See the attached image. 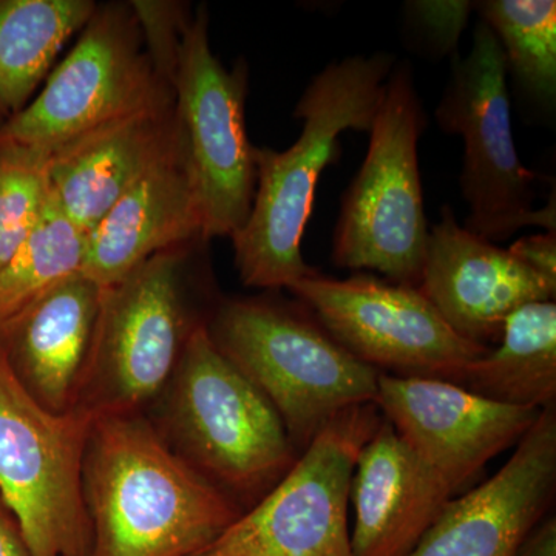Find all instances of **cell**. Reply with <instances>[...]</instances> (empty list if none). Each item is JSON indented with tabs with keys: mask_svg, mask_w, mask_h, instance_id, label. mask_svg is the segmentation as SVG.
Wrapping results in <instances>:
<instances>
[{
	"mask_svg": "<svg viewBox=\"0 0 556 556\" xmlns=\"http://www.w3.org/2000/svg\"><path fill=\"white\" fill-rule=\"evenodd\" d=\"M417 289L460 338L486 348L500 342L515 311L556 294L555 281L460 226L450 206L428 230Z\"/></svg>",
	"mask_w": 556,
	"mask_h": 556,
	"instance_id": "cell-15",
	"label": "cell"
},
{
	"mask_svg": "<svg viewBox=\"0 0 556 556\" xmlns=\"http://www.w3.org/2000/svg\"><path fill=\"white\" fill-rule=\"evenodd\" d=\"M382 419L375 402L332 417L268 495L192 556H353L351 484Z\"/></svg>",
	"mask_w": 556,
	"mask_h": 556,
	"instance_id": "cell-9",
	"label": "cell"
},
{
	"mask_svg": "<svg viewBox=\"0 0 556 556\" xmlns=\"http://www.w3.org/2000/svg\"><path fill=\"white\" fill-rule=\"evenodd\" d=\"M83 495L89 556H192L243 515L139 413L93 417Z\"/></svg>",
	"mask_w": 556,
	"mask_h": 556,
	"instance_id": "cell-1",
	"label": "cell"
},
{
	"mask_svg": "<svg viewBox=\"0 0 556 556\" xmlns=\"http://www.w3.org/2000/svg\"><path fill=\"white\" fill-rule=\"evenodd\" d=\"M181 249L153 255L102 288L100 316L76 407L91 415L139 413L174 376L190 324Z\"/></svg>",
	"mask_w": 556,
	"mask_h": 556,
	"instance_id": "cell-10",
	"label": "cell"
},
{
	"mask_svg": "<svg viewBox=\"0 0 556 556\" xmlns=\"http://www.w3.org/2000/svg\"><path fill=\"white\" fill-rule=\"evenodd\" d=\"M247 93V64L228 70L215 56L201 7L182 38L174 97L203 240L232 239L254 203L257 166L244 119Z\"/></svg>",
	"mask_w": 556,
	"mask_h": 556,
	"instance_id": "cell-11",
	"label": "cell"
},
{
	"mask_svg": "<svg viewBox=\"0 0 556 556\" xmlns=\"http://www.w3.org/2000/svg\"><path fill=\"white\" fill-rule=\"evenodd\" d=\"M181 146L175 102L116 121L51 153L49 197L90 233L139 178Z\"/></svg>",
	"mask_w": 556,
	"mask_h": 556,
	"instance_id": "cell-16",
	"label": "cell"
},
{
	"mask_svg": "<svg viewBox=\"0 0 556 556\" xmlns=\"http://www.w3.org/2000/svg\"><path fill=\"white\" fill-rule=\"evenodd\" d=\"M394 54L350 56L314 76L295 105L302 134L283 152L255 148L257 186L247 225L232 237L236 266L247 287L280 289L316 273L302 241L321 172L342 156L345 131L371 130Z\"/></svg>",
	"mask_w": 556,
	"mask_h": 556,
	"instance_id": "cell-2",
	"label": "cell"
},
{
	"mask_svg": "<svg viewBox=\"0 0 556 556\" xmlns=\"http://www.w3.org/2000/svg\"><path fill=\"white\" fill-rule=\"evenodd\" d=\"M427 115L407 61L394 65L369 130L367 156L342 199L332 262L376 270L391 283L419 287L428 240L420 185V135Z\"/></svg>",
	"mask_w": 556,
	"mask_h": 556,
	"instance_id": "cell-5",
	"label": "cell"
},
{
	"mask_svg": "<svg viewBox=\"0 0 556 556\" xmlns=\"http://www.w3.org/2000/svg\"><path fill=\"white\" fill-rule=\"evenodd\" d=\"M137 21L142 42L153 68L164 83L174 89L179 50L190 21L188 7L179 2L163 0H137L129 3Z\"/></svg>",
	"mask_w": 556,
	"mask_h": 556,
	"instance_id": "cell-25",
	"label": "cell"
},
{
	"mask_svg": "<svg viewBox=\"0 0 556 556\" xmlns=\"http://www.w3.org/2000/svg\"><path fill=\"white\" fill-rule=\"evenodd\" d=\"M378 405L402 441L453 493L517 447L541 409L511 407L439 379L379 376Z\"/></svg>",
	"mask_w": 556,
	"mask_h": 556,
	"instance_id": "cell-13",
	"label": "cell"
},
{
	"mask_svg": "<svg viewBox=\"0 0 556 556\" xmlns=\"http://www.w3.org/2000/svg\"><path fill=\"white\" fill-rule=\"evenodd\" d=\"M101 299L100 285L76 273L0 324V348L11 369L51 413L76 408Z\"/></svg>",
	"mask_w": 556,
	"mask_h": 556,
	"instance_id": "cell-17",
	"label": "cell"
},
{
	"mask_svg": "<svg viewBox=\"0 0 556 556\" xmlns=\"http://www.w3.org/2000/svg\"><path fill=\"white\" fill-rule=\"evenodd\" d=\"M78 43L38 97L0 126V144L35 149L49 160L70 142L138 113L174 104L130 7H97Z\"/></svg>",
	"mask_w": 556,
	"mask_h": 556,
	"instance_id": "cell-8",
	"label": "cell"
},
{
	"mask_svg": "<svg viewBox=\"0 0 556 556\" xmlns=\"http://www.w3.org/2000/svg\"><path fill=\"white\" fill-rule=\"evenodd\" d=\"M556 492V408L536 422L500 470L452 497L408 556H517L551 511Z\"/></svg>",
	"mask_w": 556,
	"mask_h": 556,
	"instance_id": "cell-14",
	"label": "cell"
},
{
	"mask_svg": "<svg viewBox=\"0 0 556 556\" xmlns=\"http://www.w3.org/2000/svg\"><path fill=\"white\" fill-rule=\"evenodd\" d=\"M199 237L203 239L199 201L182 144L139 178L94 226L80 273L108 288L153 255Z\"/></svg>",
	"mask_w": 556,
	"mask_h": 556,
	"instance_id": "cell-19",
	"label": "cell"
},
{
	"mask_svg": "<svg viewBox=\"0 0 556 556\" xmlns=\"http://www.w3.org/2000/svg\"><path fill=\"white\" fill-rule=\"evenodd\" d=\"M207 331L276 408L299 455L343 409L378 404V369L348 353L306 306L228 300Z\"/></svg>",
	"mask_w": 556,
	"mask_h": 556,
	"instance_id": "cell-3",
	"label": "cell"
},
{
	"mask_svg": "<svg viewBox=\"0 0 556 556\" xmlns=\"http://www.w3.org/2000/svg\"><path fill=\"white\" fill-rule=\"evenodd\" d=\"M407 17L419 35L427 40L431 51L456 54L460 33L466 28L475 2H408Z\"/></svg>",
	"mask_w": 556,
	"mask_h": 556,
	"instance_id": "cell-26",
	"label": "cell"
},
{
	"mask_svg": "<svg viewBox=\"0 0 556 556\" xmlns=\"http://www.w3.org/2000/svg\"><path fill=\"white\" fill-rule=\"evenodd\" d=\"M87 237L49 197L27 239L0 269V324L47 289L80 273Z\"/></svg>",
	"mask_w": 556,
	"mask_h": 556,
	"instance_id": "cell-23",
	"label": "cell"
},
{
	"mask_svg": "<svg viewBox=\"0 0 556 556\" xmlns=\"http://www.w3.org/2000/svg\"><path fill=\"white\" fill-rule=\"evenodd\" d=\"M508 251L536 274L556 283V232L522 237Z\"/></svg>",
	"mask_w": 556,
	"mask_h": 556,
	"instance_id": "cell-27",
	"label": "cell"
},
{
	"mask_svg": "<svg viewBox=\"0 0 556 556\" xmlns=\"http://www.w3.org/2000/svg\"><path fill=\"white\" fill-rule=\"evenodd\" d=\"M457 386L511 405L544 409L556 397L555 300L529 303L504 324L496 346L468 365Z\"/></svg>",
	"mask_w": 556,
	"mask_h": 556,
	"instance_id": "cell-20",
	"label": "cell"
},
{
	"mask_svg": "<svg viewBox=\"0 0 556 556\" xmlns=\"http://www.w3.org/2000/svg\"><path fill=\"white\" fill-rule=\"evenodd\" d=\"M455 496L383 417L351 484L353 556H408Z\"/></svg>",
	"mask_w": 556,
	"mask_h": 556,
	"instance_id": "cell-18",
	"label": "cell"
},
{
	"mask_svg": "<svg viewBox=\"0 0 556 556\" xmlns=\"http://www.w3.org/2000/svg\"><path fill=\"white\" fill-rule=\"evenodd\" d=\"M475 10L506 58L518 86L530 100L554 109L556 98L555 0H484Z\"/></svg>",
	"mask_w": 556,
	"mask_h": 556,
	"instance_id": "cell-22",
	"label": "cell"
},
{
	"mask_svg": "<svg viewBox=\"0 0 556 556\" xmlns=\"http://www.w3.org/2000/svg\"><path fill=\"white\" fill-rule=\"evenodd\" d=\"M47 199V156L24 146L0 144V269L27 239Z\"/></svg>",
	"mask_w": 556,
	"mask_h": 556,
	"instance_id": "cell-24",
	"label": "cell"
},
{
	"mask_svg": "<svg viewBox=\"0 0 556 556\" xmlns=\"http://www.w3.org/2000/svg\"><path fill=\"white\" fill-rule=\"evenodd\" d=\"M170 380L167 416L181 456L249 510L299 457L276 408L223 356L206 324L189 332Z\"/></svg>",
	"mask_w": 556,
	"mask_h": 556,
	"instance_id": "cell-4",
	"label": "cell"
},
{
	"mask_svg": "<svg viewBox=\"0 0 556 556\" xmlns=\"http://www.w3.org/2000/svg\"><path fill=\"white\" fill-rule=\"evenodd\" d=\"M0 556H33L21 527L0 500Z\"/></svg>",
	"mask_w": 556,
	"mask_h": 556,
	"instance_id": "cell-28",
	"label": "cell"
},
{
	"mask_svg": "<svg viewBox=\"0 0 556 556\" xmlns=\"http://www.w3.org/2000/svg\"><path fill=\"white\" fill-rule=\"evenodd\" d=\"M94 10L91 0H0V118L28 104L64 43Z\"/></svg>",
	"mask_w": 556,
	"mask_h": 556,
	"instance_id": "cell-21",
	"label": "cell"
},
{
	"mask_svg": "<svg viewBox=\"0 0 556 556\" xmlns=\"http://www.w3.org/2000/svg\"><path fill=\"white\" fill-rule=\"evenodd\" d=\"M288 289L348 353L383 375L459 383L489 350L460 338L417 288L314 273Z\"/></svg>",
	"mask_w": 556,
	"mask_h": 556,
	"instance_id": "cell-12",
	"label": "cell"
},
{
	"mask_svg": "<svg viewBox=\"0 0 556 556\" xmlns=\"http://www.w3.org/2000/svg\"><path fill=\"white\" fill-rule=\"evenodd\" d=\"M93 415H56L25 390L0 348V500L33 556H89L83 460Z\"/></svg>",
	"mask_w": 556,
	"mask_h": 556,
	"instance_id": "cell-7",
	"label": "cell"
},
{
	"mask_svg": "<svg viewBox=\"0 0 556 556\" xmlns=\"http://www.w3.org/2000/svg\"><path fill=\"white\" fill-rule=\"evenodd\" d=\"M507 75L495 33L479 21L467 56L453 54L434 112L441 130L464 141L460 190L470 207L464 228L495 244L527 226L556 232L555 197L533 207L540 175L527 169L515 148Z\"/></svg>",
	"mask_w": 556,
	"mask_h": 556,
	"instance_id": "cell-6",
	"label": "cell"
}]
</instances>
